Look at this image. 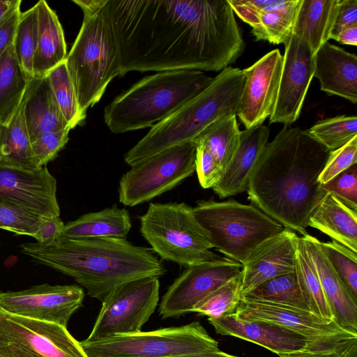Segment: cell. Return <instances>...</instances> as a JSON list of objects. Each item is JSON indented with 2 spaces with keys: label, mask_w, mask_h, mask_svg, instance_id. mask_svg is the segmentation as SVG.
Here are the masks:
<instances>
[{
  "label": "cell",
  "mask_w": 357,
  "mask_h": 357,
  "mask_svg": "<svg viewBox=\"0 0 357 357\" xmlns=\"http://www.w3.org/2000/svg\"><path fill=\"white\" fill-rule=\"evenodd\" d=\"M70 129L45 132L31 142L33 153L43 167L53 160L69 139Z\"/></svg>",
  "instance_id": "44"
},
{
  "label": "cell",
  "mask_w": 357,
  "mask_h": 357,
  "mask_svg": "<svg viewBox=\"0 0 357 357\" xmlns=\"http://www.w3.org/2000/svg\"><path fill=\"white\" fill-rule=\"evenodd\" d=\"M269 129L263 124L241 131L240 143L221 178L213 188L220 198L247 190L255 166L268 142Z\"/></svg>",
  "instance_id": "22"
},
{
  "label": "cell",
  "mask_w": 357,
  "mask_h": 357,
  "mask_svg": "<svg viewBox=\"0 0 357 357\" xmlns=\"http://www.w3.org/2000/svg\"><path fill=\"white\" fill-rule=\"evenodd\" d=\"M241 298L271 302L309 310L295 271L266 282Z\"/></svg>",
  "instance_id": "33"
},
{
  "label": "cell",
  "mask_w": 357,
  "mask_h": 357,
  "mask_svg": "<svg viewBox=\"0 0 357 357\" xmlns=\"http://www.w3.org/2000/svg\"><path fill=\"white\" fill-rule=\"evenodd\" d=\"M314 77L319 79L321 91L357 102L355 54L326 42L314 54Z\"/></svg>",
  "instance_id": "21"
},
{
  "label": "cell",
  "mask_w": 357,
  "mask_h": 357,
  "mask_svg": "<svg viewBox=\"0 0 357 357\" xmlns=\"http://www.w3.org/2000/svg\"><path fill=\"white\" fill-rule=\"evenodd\" d=\"M83 11L78 35L65 62L81 112L99 102L108 84L119 76V55L101 0H73Z\"/></svg>",
  "instance_id": "6"
},
{
  "label": "cell",
  "mask_w": 357,
  "mask_h": 357,
  "mask_svg": "<svg viewBox=\"0 0 357 357\" xmlns=\"http://www.w3.org/2000/svg\"><path fill=\"white\" fill-rule=\"evenodd\" d=\"M311 227L357 253V213L326 192L310 215Z\"/></svg>",
  "instance_id": "25"
},
{
  "label": "cell",
  "mask_w": 357,
  "mask_h": 357,
  "mask_svg": "<svg viewBox=\"0 0 357 357\" xmlns=\"http://www.w3.org/2000/svg\"><path fill=\"white\" fill-rule=\"evenodd\" d=\"M298 238L284 227L250 254L243 264L241 298L277 276L295 271Z\"/></svg>",
  "instance_id": "19"
},
{
  "label": "cell",
  "mask_w": 357,
  "mask_h": 357,
  "mask_svg": "<svg viewBox=\"0 0 357 357\" xmlns=\"http://www.w3.org/2000/svg\"><path fill=\"white\" fill-rule=\"evenodd\" d=\"M38 11L36 4L20 14L13 48L16 58L29 78L33 76V63L38 43Z\"/></svg>",
  "instance_id": "38"
},
{
  "label": "cell",
  "mask_w": 357,
  "mask_h": 357,
  "mask_svg": "<svg viewBox=\"0 0 357 357\" xmlns=\"http://www.w3.org/2000/svg\"><path fill=\"white\" fill-rule=\"evenodd\" d=\"M79 343L88 357H174L220 350L198 321Z\"/></svg>",
  "instance_id": "9"
},
{
  "label": "cell",
  "mask_w": 357,
  "mask_h": 357,
  "mask_svg": "<svg viewBox=\"0 0 357 357\" xmlns=\"http://www.w3.org/2000/svg\"><path fill=\"white\" fill-rule=\"evenodd\" d=\"M235 313L241 318L261 321L291 331L308 343L306 350L331 351L357 341V332L335 320H326L312 312L285 305L241 298Z\"/></svg>",
  "instance_id": "11"
},
{
  "label": "cell",
  "mask_w": 357,
  "mask_h": 357,
  "mask_svg": "<svg viewBox=\"0 0 357 357\" xmlns=\"http://www.w3.org/2000/svg\"><path fill=\"white\" fill-rule=\"evenodd\" d=\"M23 112L31 142L45 132L71 130L59 107L47 75H33L29 79Z\"/></svg>",
  "instance_id": "24"
},
{
  "label": "cell",
  "mask_w": 357,
  "mask_h": 357,
  "mask_svg": "<svg viewBox=\"0 0 357 357\" xmlns=\"http://www.w3.org/2000/svg\"><path fill=\"white\" fill-rule=\"evenodd\" d=\"M1 306H0V313H1ZM0 320H1V317H0ZM0 357H1V353H0Z\"/></svg>",
  "instance_id": "53"
},
{
  "label": "cell",
  "mask_w": 357,
  "mask_h": 357,
  "mask_svg": "<svg viewBox=\"0 0 357 357\" xmlns=\"http://www.w3.org/2000/svg\"><path fill=\"white\" fill-rule=\"evenodd\" d=\"M47 75L59 107L70 129L80 125L86 115L79 109L65 61Z\"/></svg>",
  "instance_id": "37"
},
{
  "label": "cell",
  "mask_w": 357,
  "mask_h": 357,
  "mask_svg": "<svg viewBox=\"0 0 357 357\" xmlns=\"http://www.w3.org/2000/svg\"><path fill=\"white\" fill-rule=\"evenodd\" d=\"M295 272L309 310L322 319L334 320L333 311L303 236L298 240Z\"/></svg>",
  "instance_id": "31"
},
{
  "label": "cell",
  "mask_w": 357,
  "mask_h": 357,
  "mask_svg": "<svg viewBox=\"0 0 357 357\" xmlns=\"http://www.w3.org/2000/svg\"><path fill=\"white\" fill-rule=\"evenodd\" d=\"M159 278L135 280L114 289L102 302L92 330L84 341L142 331L158 304Z\"/></svg>",
  "instance_id": "12"
},
{
  "label": "cell",
  "mask_w": 357,
  "mask_h": 357,
  "mask_svg": "<svg viewBox=\"0 0 357 357\" xmlns=\"http://www.w3.org/2000/svg\"><path fill=\"white\" fill-rule=\"evenodd\" d=\"M320 245L332 267L357 298V253L333 240L320 241Z\"/></svg>",
  "instance_id": "40"
},
{
  "label": "cell",
  "mask_w": 357,
  "mask_h": 357,
  "mask_svg": "<svg viewBox=\"0 0 357 357\" xmlns=\"http://www.w3.org/2000/svg\"><path fill=\"white\" fill-rule=\"evenodd\" d=\"M241 130L236 116L221 119L206 128L195 140L215 158L223 173L240 143Z\"/></svg>",
  "instance_id": "32"
},
{
  "label": "cell",
  "mask_w": 357,
  "mask_h": 357,
  "mask_svg": "<svg viewBox=\"0 0 357 357\" xmlns=\"http://www.w3.org/2000/svg\"><path fill=\"white\" fill-rule=\"evenodd\" d=\"M84 297L77 285L43 284L20 291L0 292V306L13 315L67 327Z\"/></svg>",
  "instance_id": "15"
},
{
  "label": "cell",
  "mask_w": 357,
  "mask_h": 357,
  "mask_svg": "<svg viewBox=\"0 0 357 357\" xmlns=\"http://www.w3.org/2000/svg\"><path fill=\"white\" fill-rule=\"evenodd\" d=\"M314 54L302 39L292 34L284 44L278 91L270 123L290 126L299 117L314 77Z\"/></svg>",
  "instance_id": "16"
},
{
  "label": "cell",
  "mask_w": 357,
  "mask_h": 357,
  "mask_svg": "<svg viewBox=\"0 0 357 357\" xmlns=\"http://www.w3.org/2000/svg\"><path fill=\"white\" fill-rule=\"evenodd\" d=\"M323 189L335 196L349 208L357 209V163L322 185Z\"/></svg>",
  "instance_id": "42"
},
{
  "label": "cell",
  "mask_w": 357,
  "mask_h": 357,
  "mask_svg": "<svg viewBox=\"0 0 357 357\" xmlns=\"http://www.w3.org/2000/svg\"><path fill=\"white\" fill-rule=\"evenodd\" d=\"M280 357H357V341L331 351L302 350L279 355Z\"/></svg>",
  "instance_id": "47"
},
{
  "label": "cell",
  "mask_w": 357,
  "mask_h": 357,
  "mask_svg": "<svg viewBox=\"0 0 357 357\" xmlns=\"http://www.w3.org/2000/svg\"><path fill=\"white\" fill-rule=\"evenodd\" d=\"M1 357H88L61 325L0 313Z\"/></svg>",
  "instance_id": "13"
},
{
  "label": "cell",
  "mask_w": 357,
  "mask_h": 357,
  "mask_svg": "<svg viewBox=\"0 0 357 357\" xmlns=\"http://www.w3.org/2000/svg\"><path fill=\"white\" fill-rule=\"evenodd\" d=\"M208 321L221 335L251 342L278 356L308 347L306 340L291 331L265 321L245 319L235 312L219 318H208Z\"/></svg>",
  "instance_id": "20"
},
{
  "label": "cell",
  "mask_w": 357,
  "mask_h": 357,
  "mask_svg": "<svg viewBox=\"0 0 357 357\" xmlns=\"http://www.w3.org/2000/svg\"><path fill=\"white\" fill-rule=\"evenodd\" d=\"M0 197L43 219L60 215L56 180L46 166L33 171L0 167Z\"/></svg>",
  "instance_id": "18"
},
{
  "label": "cell",
  "mask_w": 357,
  "mask_h": 357,
  "mask_svg": "<svg viewBox=\"0 0 357 357\" xmlns=\"http://www.w3.org/2000/svg\"><path fill=\"white\" fill-rule=\"evenodd\" d=\"M301 1L288 8L261 13L251 32L256 40L285 44L293 34L295 20Z\"/></svg>",
  "instance_id": "34"
},
{
  "label": "cell",
  "mask_w": 357,
  "mask_h": 357,
  "mask_svg": "<svg viewBox=\"0 0 357 357\" xmlns=\"http://www.w3.org/2000/svg\"><path fill=\"white\" fill-rule=\"evenodd\" d=\"M196 147L194 142H185L132 165L119 180V202L135 206L179 185L195 171Z\"/></svg>",
  "instance_id": "10"
},
{
  "label": "cell",
  "mask_w": 357,
  "mask_h": 357,
  "mask_svg": "<svg viewBox=\"0 0 357 357\" xmlns=\"http://www.w3.org/2000/svg\"><path fill=\"white\" fill-rule=\"evenodd\" d=\"M243 264L227 257L185 268L162 296L159 314L162 319L191 312L204 296L241 273Z\"/></svg>",
  "instance_id": "14"
},
{
  "label": "cell",
  "mask_w": 357,
  "mask_h": 357,
  "mask_svg": "<svg viewBox=\"0 0 357 357\" xmlns=\"http://www.w3.org/2000/svg\"><path fill=\"white\" fill-rule=\"evenodd\" d=\"M357 24V0H340L339 8L330 39L342 29Z\"/></svg>",
  "instance_id": "46"
},
{
  "label": "cell",
  "mask_w": 357,
  "mask_h": 357,
  "mask_svg": "<svg viewBox=\"0 0 357 357\" xmlns=\"http://www.w3.org/2000/svg\"><path fill=\"white\" fill-rule=\"evenodd\" d=\"M196 145L195 171L199 184L204 189L213 188L221 178L223 170L208 151Z\"/></svg>",
  "instance_id": "45"
},
{
  "label": "cell",
  "mask_w": 357,
  "mask_h": 357,
  "mask_svg": "<svg viewBox=\"0 0 357 357\" xmlns=\"http://www.w3.org/2000/svg\"><path fill=\"white\" fill-rule=\"evenodd\" d=\"M20 14V8L15 10L0 24V57L13 44Z\"/></svg>",
  "instance_id": "49"
},
{
  "label": "cell",
  "mask_w": 357,
  "mask_h": 357,
  "mask_svg": "<svg viewBox=\"0 0 357 357\" xmlns=\"http://www.w3.org/2000/svg\"><path fill=\"white\" fill-rule=\"evenodd\" d=\"M289 127L266 145L247 192L254 206L305 236L310 215L326 192L319 176L331 151L305 130Z\"/></svg>",
  "instance_id": "2"
},
{
  "label": "cell",
  "mask_w": 357,
  "mask_h": 357,
  "mask_svg": "<svg viewBox=\"0 0 357 357\" xmlns=\"http://www.w3.org/2000/svg\"><path fill=\"white\" fill-rule=\"evenodd\" d=\"M63 227L64 223L60 217L45 219L33 238L39 243H52L61 237Z\"/></svg>",
  "instance_id": "48"
},
{
  "label": "cell",
  "mask_w": 357,
  "mask_h": 357,
  "mask_svg": "<svg viewBox=\"0 0 357 357\" xmlns=\"http://www.w3.org/2000/svg\"><path fill=\"white\" fill-rule=\"evenodd\" d=\"M340 0H301L293 34L306 43L312 52L328 42L339 8Z\"/></svg>",
  "instance_id": "27"
},
{
  "label": "cell",
  "mask_w": 357,
  "mask_h": 357,
  "mask_svg": "<svg viewBox=\"0 0 357 357\" xmlns=\"http://www.w3.org/2000/svg\"><path fill=\"white\" fill-rule=\"evenodd\" d=\"M245 84L243 70L228 66L200 93L151 128L125 155L132 166L168 148L194 140L210 125L236 116Z\"/></svg>",
  "instance_id": "4"
},
{
  "label": "cell",
  "mask_w": 357,
  "mask_h": 357,
  "mask_svg": "<svg viewBox=\"0 0 357 357\" xmlns=\"http://www.w3.org/2000/svg\"><path fill=\"white\" fill-rule=\"evenodd\" d=\"M241 300V273L204 296L191 312L208 318H219L235 312Z\"/></svg>",
  "instance_id": "36"
},
{
  "label": "cell",
  "mask_w": 357,
  "mask_h": 357,
  "mask_svg": "<svg viewBox=\"0 0 357 357\" xmlns=\"http://www.w3.org/2000/svg\"><path fill=\"white\" fill-rule=\"evenodd\" d=\"M23 110L24 97L10 123L0 124V167L33 171L42 167L31 149Z\"/></svg>",
  "instance_id": "29"
},
{
  "label": "cell",
  "mask_w": 357,
  "mask_h": 357,
  "mask_svg": "<svg viewBox=\"0 0 357 357\" xmlns=\"http://www.w3.org/2000/svg\"><path fill=\"white\" fill-rule=\"evenodd\" d=\"M31 78L20 65L13 45H10L0 57V124L7 126L10 123Z\"/></svg>",
  "instance_id": "30"
},
{
  "label": "cell",
  "mask_w": 357,
  "mask_h": 357,
  "mask_svg": "<svg viewBox=\"0 0 357 357\" xmlns=\"http://www.w3.org/2000/svg\"><path fill=\"white\" fill-rule=\"evenodd\" d=\"M233 11L244 22L254 26L261 13L281 10L296 5L299 0H227Z\"/></svg>",
  "instance_id": "41"
},
{
  "label": "cell",
  "mask_w": 357,
  "mask_h": 357,
  "mask_svg": "<svg viewBox=\"0 0 357 357\" xmlns=\"http://www.w3.org/2000/svg\"><path fill=\"white\" fill-rule=\"evenodd\" d=\"M193 211L213 248L242 264L256 248L284 228L255 206L234 199L199 200Z\"/></svg>",
  "instance_id": "7"
},
{
  "label": "cell",
  "mask_w": 357,
  "mask_h": 357,
  "mask_svg": "<svg viewBox=\"0 0 357 357\" xmlns=\"http://www.w3.org/2000/svg\"><path fill=\"white\" fill-rule=\"evenodd\" d=\"M21 0H0V24L15 10L20 8Z\"/></svg>",
  "instance_id": "51"
},
{
  "label": "cell",
  "mask_w": 357,
  "mask_h": 357,
  "mask_svg": "<svg viewBox=\"0 0 357 357\" xmlns=\"http://www.w3.org/2000/svg\"><path fill=\"white\" fill-rule=\"evenodd\" d=\"M357 163V136L342 147L331 151L319 181L323 185Z\"/></svg>",
  "instance_id": "43"
},
{
  "label": "cell",
  "mask_w": 357,
  "mask_h": 357,
  "mask_svg": "<svg viewBox=\"0 0 357 357\" xmlns=\"http://www.w3.org/2000/svg\"><path fill=\"white\" fill-rule=\"evenodd\" d=\"M36 6L38 29L33 73L35 76H43L66 60V43L62 26L55 12L44 0L39 1Z\"/></svg>",
  "instance_id": "26"
},
{
  "label": "cell",
  "mask_w": 357,
  "mask_h": 357,
  "mask_svg": "<svg viewBox=\"0 0 357 357\" xmlns=\"http://www.w3.org/2000/svg\"><path fill=\"white\" fill-rule=\"evenodd\" d=\"M309 136L331 151L357 136V116L340 115L317 121L305 130Z\"/></svg>",
  "instance_id": "35"
},
{
  "label": "cell",
  "mask_w": 357,
  "mask_h": 357,
  "mask_svg": "<svg viewBox=\"0 0 357 357\" xmlns=\"http://www.w3.org/2000/svg\"><path fill=\"white\" fill-rule=\"evenodd\" d=\"M333 40L344 45H357V24L345 27L340 31Z\"/></svg>",
  "instance_id": "50"
},
{
  "label": "cell",
  "mask_w": 357,
  "mask_h": 357,
  "mask_svg": "<svg viewBox=\"0 0 357 357\" xmlns=\"http://www.w3.org/2000/svg\"><path fill=\"white\" fill-rule=\"evenodd\" d=\"M139 220L142 236L163 260L186 268L221 257L184 202L150 203Z\"/></svg>",
  "instance_id": "8"
},
{
  "label": "cell",
  "mask_w": 357,
  "mask_h": 357,
  "mask_svg": "<svg viewBox=\"0 0 357 357\" xmlns=\"http://www.w3.org/2000/svg\"><path fill=\"white\" fill-rule=\"evenodd\" d=\"M119 55L130 71H220L245 43L227 0H101Z\"/></svg>",
  "instance_id": "1"
},
{
  "label": "cell",
  "mask_w": 357,
  "mask_h": 357,
  "mask_svg": "<svg viewBox=\"0 0 357 357\" xmlns=\"http://www.w3.org/2000/svg\"><path fill=\"white\" fill-rule=\"evenodd\" d=\"M44 220L0 197V229L33 238Z\"/></svg>",
  "instance_id": "39"
},
{
  "label": "cell",
  "mask_w": 357,
  "mask_h": 357,
  "mask_svg": "<svg viewBox=\"0 0 357 357\" xmlns=\"http://www.w3.org/2000/svg\"><path fill=\"white\" fill-rule=\"evenodd\" d=\"M213 79L192 70L146 76L105 107V123L115 134L151 128L200 93Z\"/></svg>",
  "instance_id": "5"
},
{
  "label": "cell",
  "mask_w": 357,
  "mask_h": 357,
  "mask_svg": "<svg viewBox=\"0 0 357 357\" xmlns=\"http://www.w3.org/2000/svg\"><path fill=\"white\" fill-rule=\"evenodd\" d=\"M282 68V55L275 49L243 70L245 84L236 115L245 129L263 124L273 112Z\"/></svg>",
  "instance_id": "17"
},
{
  "label": "cell",
  "mask_w": 357,
  "mask_h": 357,
  "mask_svg": "<svg viewBox=\"0 0 357 357\" xmlns=\"http://www.w3.org/2000/svg\"><path fill=\"white\" fill-rule=\"evenodd\" d=\"M174 357H238L229 354H227L220 350L215 351H208L204 353L192 354L188 355H183Z\"/></svg>",
  "instance_id": "52"
},
{
  "label": "cell",
  "mask_w": 357,
  "mask_h": 357,
  "mask_svg": "<svg viewBox=\"0 0 357 357\" xmlns=\"http://www.w3.org/2000/svg\"><path fill=\"white\" fill-rule=\"evenodd\" d=\"M303 238L333 311L334 320L342 326L357 332V298L332 267L320 245V241L310 234Z\"/></svg>",
  "instance_id": "23"
},
{
  "label": "cell",
  "mask_w": 357,
  "mask_h": 357,
  "mask_svg": "<svg viewBox=\"0 0 357 357\" xmlns=\"http://www.w3.org/2000/svg\"><path fill=\"white\" fill-rule=\"evenodd\" d=\"M20 248L33 261L72 278L101 302L122 284L167 272L151 250L127 239L60 237L47 244L26 243Z\"/></svg>",
  "instance_id": "3"
},
{
  "label": "cell",
  "mask_w": 357,
  "mask_h": 357,
  "mask_svg": "<svg viewBox=\"0 0 357 357\" xmlns=\"http://www.w3.org/2000/svg\"><path fill=\"white\" fill-rule=\"evenodd\" d=\"M131 227L129 212L114 204L99 211L84 214L67 222L64 225L61 238L126 239Z\"/></svg>",
  "instance_id": "28"
}]
</instances>
